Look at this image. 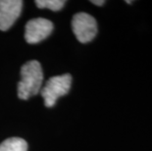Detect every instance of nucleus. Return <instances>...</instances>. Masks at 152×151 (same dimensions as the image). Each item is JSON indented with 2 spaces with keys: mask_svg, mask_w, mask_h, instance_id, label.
Returning a JSON list of instances; mask_svg holds the SVG:
<instances>
[{
  "mask_svg": "<svg viewBox=\"0 0 152 151\" xmlns=\"http://www.w3.org/2000/svg\"><path fill=\"white\" fill-rule=\"evenodd\" d=\"M43 73L38 61L31 60L25 63L21 68V81L18 83V96L27 99L37 95L41 89Z\"/></svg>",
  "mask_w": 152,
  "mask_h": 151,
  "instance_id": "obj_1",
  "label": "nucleus"
},
{
  "mask_svg": "<svg viewBox=\"0 0 152 151\" xmlns=\"http://www.w3.org/2000/svg\"><path fill=\"white\" fill-rule=\"evenodd\" d=\"M71 85H72V77L70 74L50 78L45 83V85L40 89L45 106L53 107L58 98L66 95L70 91Z\"/></svg>",
  "mask_w": 152,
  "mask_h": 151,
  "instance_id": "obj_2",
  "label": "nucleus"
},
{
  "mask_svg": "<svg viewBox=\"0 0 152 151\" xmlns=\"http://www.w3.org/2000/svg\"><path fill=\"white\" fill-rule=\"evenodd\" d=\"M72 28L80 42L87 43L97 34V23L91 15L80 12L73 17Z\"/></svg>",
  "mask_w": 152,
  "mask_h": 151,
  "instance_id": "obj_3",
  "label": "nucleus"
},
{
  "mask_svg": "<svg viewBox=\"0 0 152 151\" xmlns=\"http://www.w3.org/2000/svg\"><path fill=\"white\" fill-rule=\"evenodd\" d=\"M53 31V24L43 18H35L30 20L26 25L25 39L28 43L34 44L49 36Z\"/></svg>",
  "mask_w": 152,
  "mask_h": 151,
  "instance_id": "obj_4",
  "label": "nucleus"
},
{
  "mask_svg": "<svg viewBox=\"0 0 152 151\" xmlns=\"http://www.w3.org/2000/svg\"><path fill=\"white\" fill-rule=\"evenodd\" d=\"M23 8L21 0H0V31L9 30L20 17Z\"/></svg>",
  "mask_w": 152,
  "mask_h": 151,
  "instance_id": "obj_5",
  "label": "nucleus"
},
{
  "mask_svg": "<svg viewBox=\"0 0 152 151\" xmlns=\"http://www.w3.org/2000/svg\"><path fill=\"white\" fill-rule=\"evenodd\" d=\"M0 151H28V143L21 137H10L0 143Z\"/></svg>",
  "mask_w": 152,
  "mask_h": 151,
  "instance_id": "obj_6",
  "label": "nucleus"
},
{
  "mask_svg": "<svg viewBox=\"0 0 152 151\" xmlns=\"http://www.w3.org/2000/svg\"><path fill=\"white\" fill-rule=\"evenodd\" d=\"M65 4L66 1H64V0H37L35 1V5L37 8L49 9L52 11L61 10Z\"/></svg>",
  "mask_w": 152,
  "mask_h": 151,
  "instance_id": "obj_7",
  "label": "nucleus"
},
{
  "mask_svg": "<svg viewBox=\"0 0 152 151\" xmlns=\"http://www.w3.org/2000/svg\"><path fill=\"white\" fill-rule=\"evenodd\" d=\"M91 3L94 5H97V6H102L105 3V1L104 0H92Z\"/></svg>",
  "mask_w": 152,
  "mask_h": 151,
  "instance_id": "obj_8",
  "label": "nucleus"
}]
</instances>
